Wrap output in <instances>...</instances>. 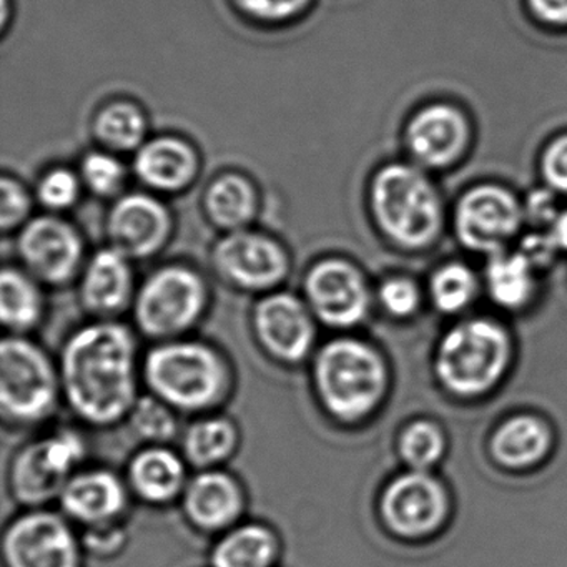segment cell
Listing matches in <instances>:
<instances>
[{
    "mask_svg": "<svg viewBox=\"0 0 567 567\" xmlns=\"http://www.w3.org/2000/svg\"><path fill=\"white\" fill-rule=\"evenodd\" d=\"M549 433L536 417H514L499 427L493 440V453L506 466H529L546 454Z\"/></svg>",
    "mask_w": 567,
    "mask_h": 567,
    "instance_id": "83f0119b",
    "label": "cell"
},
{
    "mask_svg": "<svg viewBox=\"0 0 567 567\" xmlns=\"http://www.w3.org/2000/svg\"><path fill=\"white\" fill-rule=\"evenodd\" d=\"M260 210V190L254 178L241 172L225 171L215 175L202 194V212L220 234L254 227Z\"/></svg>",
    "mask_w": 567,
    "mask_h": 567,
    "instance_id": "ffe728a7",
    "label": "cell"
},
{
    "mask_svg": "<svg viewBox=\"0 0 567 567\" xmlns=\"http://www.w3.org/2000/svg\"><path fill=\"white\" fill-rule=\"evenodd\" d=\"M210 267L225 287L261 297L284 287L293 261L284 241L251 227L221 234L212 245Z\"/></svg>",
    "mask_w": 567,
    "mask_h": 567,
    "instance_id": "8992f818",
    "label": "cell"
},
{
    "mask_svg": "<svg viewBox=\"0 0 567 567\" xmlns=\"http://www.w3.org/2000/svg\"><path fill=\"white\" fill-rule=\"evenodd\" d=\"M371 217L378 230L400 248L420 250L440 237L443 204L430 178L413 165L381 167L370 182Z\"/></svg>",
    "mask_w": 567,
    "mask_h": 567,
    "instance_id": "7a4b0ae2",
    "label": "cell"
},
{
    "mask_svg": "<svg viewBox=\"0 0 567 567\" xmlns=\"http://www.w3.org/2000/svg\"><path fill=\"white\" fill-rule=\"evenodd\" d=\"M317 318L300 295L270 291L255 301L251 328L265 351L287 363L307 358L317 340Z\"/></svg>",
    "mask_w": 567,
    "mask_h": 567,
    "instance_id": "7c38bea8",
    "label": "cell"
},
{
    "mask_svg": "<svg viewBox=\"0 0 567 567\" xmlns=\"http://www.w3.org/2000/svg\"><path fill=\"white\" fill-rule=\"evenodd\" d=\"M145 378L168 406L202 410L224 391L227 367L208 344L177 338L152 348L145 360Z\"/></svg>",
    "mask_w": 567,
    "mask_h": 567,
    "instance_id": "5b68a950",
    "label": "cell"
},
{
    "mask_svg": "<svg viewBox=\"0 0 567 567\" xmlns=\"http://www.w3.org/2000/svg\"><path fill=\"white\" fill-rule=\"evenodd\" d=\"M301 297L318 323L353 328L370 313L371 290L361 268L338 255L311 261L301 280Z\"/></svg>",
    "mask_w": 567,
    "mask_h": 567,
    "instance_id": "30bf717a",
    "label": "cell"
},
{
    "mask_svg": "<svg viewBox=\"0 0 567 567\" xmlns=\"http://www.w3.org/2000/svg\"><path fill=\"white\" fill-rule=\"evenodd\" d=\"M61 503L69 516L101 526L122 513L125 489L114 474L91 471L68 481L61 493Z\"/></svg>",
    "mask_w": 567,
    "mask_h": 567,
    "instance_id": "44dd1931",
    "label": "cell"
},
{
    "mask_svg": "<svg viewBox=\"0 0 567 567\" xmlns=\"http://www.w3.org/2000/svg\"><path fill=\"white\" fill-rule=\"evenodd\" d=\"M175 234V217L161 195L148 190L125 192L115 198L105 215L109 247L132 261L158 257Z\"/></svg>",
    "mask_w": 567,
    "mask_h": 567,
    "instance_id": "8fae6325",
    "label": "cell"
},
{
    "mask_svg": "<svg viewBox=\"0 0 567 567\" xmlns=\"http://www.w3.org/2000/svg\"><path fill=\"white\" fill-rule=\"evenodd\" d=\"M212 291L204 274L184 264H165L138 284L135 324L152 340H177L207 313Z\"/></svg>",
    "mask_w": 567,
    "mask_h": 567,
    "instance_id": "3957f363",
    "label": "cell"
},
{
    "mask_svg": "<svg viewBox=\"0 0 567 567\" xmlns=\"http://www.w3.org/2000/svg\"><path fill=\"white\" fill-rule=\"evenodd\" d=\"M9 567H79V546L71 527L51 513L19 517L4 539Z\"/></svg>",
    "mask_w": 567,
    "mask_h": 567,
    "instance_id": "2e32d148",
    "label": "cell"
},
{
    "mask_svg": "<svg viewBox=\"0 0 567 567\" xmlns=\"http://www.w3.org/2000/svg\"><path fill=\"white\" fill-rule=\"evenodd\" d=\"M44 285L19 265L0 271V318L12 334H25L41 324L45 315Z\"/></svg>",
    "mask_w": 567,
    "mask_h": 567,
    "instance_id": "cb8c5ba5",
    "label": "cell"
},
{
    "mask_svg": "<svg viewBox=\"0 0 567 567\" xmlns=\"http://www.w3.org/2000/svg\"><path fill=\"white\" fill-rule=\"evenodd\" d=\"M147 112L127 97L109 99L92 115L91 134L99 148L134 155L148 141Z\"/></svg>",
    "mask_w": 567,
    "mask_h": 567,
    "instance_id": "7402d4cb",
    "label": "cell"
},
{
    "mask_svg": "<svg viewBox=\"0 0 567 567\" xmlns=\"http://www.w3.org/2000/svg\"><path fill=\"white\" fill-rule=\"evenodd\" d=\"M546 235L554 250L567 251V210L556 215L553 224L546 228Z\"/></svg>",
    "mask_w": 567,
    "mask_h": 567,
    "instance_id": "60d3db41",
    "label": "cell"
},
{
    "mask_svg": "<svg viewBox=\"0 0 567 567\" xmlns=\"http://www.w3.org/2000/svg\"><path fill=\"white\" fill-rule=\"evenodd\" d=\"M244 499L234 477L218 471L198 474L185 491V511L202 529H221L237 519Z\"/></svg>",
    "mask_w": 567,
    "mask_h": 567,
    "instance_id": "603a6c76",
    "label": "cell"
},
{
    "mask_svg": "<svg viewBox=\"0 0 567 567\" xmlns=\"http://www.w3.org/2000/svg\"><path fill=\"white\" fill-rule=\"evenodd\" d=\"M238 9L258 24L280 25L300 18L311 0H235Z\"/></svg>",
    "mask_w": 567,
    "mask_h": 567,
    "instance_id": "d590c367",
    "label": "cell"
},
{
    "mask_svg": "<svg viewBox=\"0 0 567 567\" xmlns=\"http://www.w3.org/2000/svg\"><path fill=\"white\" fill-rule=\"evenodd\" d=\"M278 553L277 537L258 524L238 527L215 547V567H270Z\"/></svg>",
    "mask_w": 567,
    "mask_h": 567,
    "instance_id": "4316f807",
    "label": "cell"
},
{
    "mask_svg": "<svg viewBox=\"0 0 567 567\" xmlns=\"http://www.w3.org/2000/svg\"><path fill=\"white\" fill-rule=\"evenodd\" d=\"M84 192L78 168L52 165L39 175L34 197L45 214L64 215L81 202Z\"/></svg>",
    "mask_w": 567,
    "mask_h": 567,
    "instance_id": "4dcf8cb0",
    "label": "cell"
},
{
    "mask_svg": "<svg viewBox=\"0 0 567 567\" xmlns=\"http://www.w3.org/2000/svg\"><path fill=\"white\" fill-rule=\"evenodd\" d=\"M131 414L135 433L145 440L162 443L171 440L177 431L174 413L168 410L167 403H162L155 398H141L135 401Z\"/></svg>",
    "mask_w": 567,
    "mask_h": 567,
    "instance_id": "836d02e7",
    "label": "cell"
},
{
    "mask_svg": "<svg viewBox=\"0 0 567 567\" xmlns=\"http://www.w3.org/2000/svg\"><path fill=\"white\" fill-rule=\"evenodd\" d=\"M237 446V430L225 417L198 421L185 434V456L195 466L207 467L230 456Z\"/></svg>",
    "mask_w": 567,
    "mask_h": 567,
    "instance_id": "f1b7e54d",
    "label": "cell"
},
{
    "mask_svg": "<svg viewBox=\"0 0 567 567\" xmlns=\"http://www.w3.org/2000/svg\"><path fill=\"white\" fill-rule=\"evenodd\" d=\"M315 383L331 414L354 421L367 416L383 396L386 370L370 344L337 338L323 344L315 358Z\"/></svg>",
    "mask_w": 567,
    "mask_h": 567,
    "instance_id": "277c9868",
    "label": "cell"
},
{
    "mask_svg": "<svg viewBox=\"0 0 567 567\" xmlns=\"http://www.w3.org/2000/svg\"><path fill=\"white\" fill-rule=\"evenodd\" d=\"M38 205L34 190L21 178L6 172L0 178V228L2 234H18L32 217Z\"/></svg>",
    "mask_w": 567,
    "mask_h": 567,
    "instance_id": "d6a6232c",
    "label": "cell"
},
{
    "mask_svg": "<svg viewBox=\"0 0 567 567\" xmlns=\"http://www.w3.org/2000/svg\"><path fill=\"white\" fill-rule=\"evenodd\" d=\"M58 396V377L45 351L11 334L0 348V403L6 416L34 423L51 413Z\"/></svg>",
    "mask_w": 567,
    "mask_h": 567,
    "instance_id": "ba28073f",
    "label": "cell"
},
{
    "mask_svg": "<svg viewBox=\"0 0 567 567\" xmlns=\"http://www.w3.org/2000/svg\"><path fill=\"white\" fill-rule=\"evenodd\" d=\"M16 258L45 288L75 284L85 261L84 235L64 215H34L16 234Z\"/></svg>",
    "mask_w": 567,
    "mask_h": 567,
    "instance_id": "9c48e42d",
    "label": "cell"
},
{
    "mask_svg": "<svg viewBox=\"0 0 567 567\" xmlns=\"http://www.w3.org/2000/svg\"><path fill=\"white\" fill-rule=\"evenodd\" d=\"M137 341L117 320L75 331L62 351L61 378L69 403L89 423L111 424L135 404Z\"/></svg>",
    "mask_w": 567,
    "mask_h": 567,
    "instance_id": "6da1fadb",
    "label": "cell"
},
{
    "mask_svg": "<svg viewBox=\"0 0 567 567\" xmlns=\"http://www.w3.org/2000/svg\"><path fill=\"white\" fill-rule=\"evenodd\" d=\"M84 456L81 437L71 431L35 441L12 461V493L21 503L42 504L61 496L69 474Z\"/></svg>",
    "mask_w": 567,
    "mask_h": 567,
    "instance_id": "5bb4252c",
    "label": "cell"
},
{
    "mask_svg": "<svg viewBox=\"0 0 567 567\" xmlns=\"http://www.w3.org/2000/svg\"><path fill=\"white\" fill-rule=\"evenodd\" d=\"M523 218V207L509 190L481 185L457 202L454 228L464 247L496 255L517 234Z\"/></svg>",
    "mask_w": 567,
    "mask_h": 567,
    "instance_id": "4fadbf2b",
    "label": "cell"
},
{
    "mask_svg": "<svg viewBox=\"0 0 567 567\" xmlns=\"http://www.w3.org/2000/svg\"><path fill=\"white\" fill-rule=\"evenodd\" d=\"M202 174L197 145L182 135L148 137L132 158V175L152 194L168 197L190 190Z\"/></svg>",
    "mask_w": 567,
    "mask_h": 567,
    "instance_id": "e0dca14e",
    "label": "cell"
},
{
    "mask_svg": "<svg viewBox=\"0 0 567 567\" xmlns=\"http://www.w3.org/2000/svg\"><path fill=\"white\" fill-rule=\"evenodd\" d=\"M443 436L431 423H416L408 427L401 437V454L404 460L417 470L431 466L443 453Z\"/></svg>",
    "mask_w": 567,
    "mask_h": 567,
    "instance_id": "e575fe53",
    "label": "cell"
},
{
    "mask_svg": "<svg viewBox=\"0 0 567 567\" xmlns=\"http://www.w3.org/2000/svg\"><path fill=\"white\" fill-rule=\"evenodd\" d=\"M476 275L463 264L444 265L431 277V298L434 307L443 313L463 310L476 297Z\"/></svg>",
    "mask_w": 567,
    "mask_h": 567,
    "instance_id": "1f68e13d",
    "label": "cell"
},
{
    "mask_svg": "<svg viewBox=\"0 0 567 567\" xmlns=\"http://www.w3.org/2000/svg\"><path fill=\"white\" fill-rule=\"evenodd\" d=\"M134 264L109 245L89 255L75 281L82 308L97 320H117L132 310L138 288Z\"/></svg>",
    "mask_w": 567,
    "mask_h": 567,
    "instance_id": "9a60e30c",
    "label": "cell"
},
{
    "mask_svg": "<svg viewBox=\"0 0 567 567\" xmlns=\"http://www.w3.org/2000/svg\"><path fill=\"white\" fill-rule=\"evenodd\" d=\"M78 172L87 194L111 202L127 192L128 177L132 174L121 161V155L99 147L81 158Z\"/></svg>",
    "mask_w": 567,
    "mask_h": 567,
    "instance_id": "f546056e",
    "label": "cell"
},
{
    "mask_svg": "<svg viewBox=\"0 0 567 567\" xmlns=\"http://www.w3.org/2000/svg\"><path fill=\"white\" fill-rule=\"evenodd\" d=\"M486 285L491 298L501 307L516 310L524 307L533 297L534 264L520 254L491 255L486 268Z\"/></svg>",
    "mask_w": 567,
    "mask_h": 567,
    "instance_id": "484cf974",
    "label": "cell"
},
{
    "mask_svg": "<svg viewBox=\"0 0 567 567\" xmlns=\"http://www.w3.org/2000/svg\"><path fill=\"white\" fill-rule=\"evenodd\" d=\"M540 171L553 190L567 194V135L547 145L540 161Z\"/></svg>",
    "mask_w": 567,
    "mask_h": 567,
    "instance_id": "74e56055",
    "label": "cell"
},
{
    "mask_svg": "<svg viewBox=\"0 0 567 567\" xmlns=\"http://www.w3.org/2000/svg\"><path fill=\"white\" fill-rule=\"evenodd\" d=\"M534 21L550 28H567V0H526Z\"/></svg>",
    "mask_w": 567,
    "mask_h": 567,
    "instance_id": "f35d334b",
    "label": "cell"
},
{
    "mask_svg": "<svg viewBox=\"0 0 567 567\" xmlns=\"http://www.w3.org/2000/svg\"><path fill=\"white\" fill-rule=\"evenodd\" d=\"M384 520L401 536H423L436 529L446 513L443 487L426 474L398 477L384 493Z\"/></svg>",
    "mask_w": 567,
    "mask_h": 567,
    "instance_id": "d6986e66",
    "label": "cell"
},
{
    "mask_svg": "<svg viewBox=\"0 0 567 567\" xmlns=\"http://www.w3.org/2000/svg\"><path fill=\"white\" fill-rule=\"evenodd\" d=\"M557 214L559 212L556 210L554 197L549 192H534V194H530L529 200H527L524 217H527V220L530 224L537 225V227L547 228L553 224Z\"/></svg>",
    "mask_w": 567,
    "mask_h": 567,
    "instance_id": "ab89813d",
    "label": "cell"
},
{
    "mask_svg": "<svg viewBox=\"0 0 567 567\" xmlns=\"http://www.w3.org/2000/svg\"><path fill=\"white\" fill-rule=\"evenodd\" d=\"M507 357L503 328L486 320L464 321L441 341L437 374L454 393H484L503 377Z\"/></svg>",
    "mask_w": 567,
    "mask_h": 567,
    "instance_id": "52a82bcc",
    "label": "cell"
},
{
    "mask_svg": "<svg viewBox=\"0 0 567 567\" xmlns=\"http://www.w3.org/2000/svg\"><path fill=\"white\" fill-rule=\"evenodd\" d=\"M470 135L463 112L447 104H433L417 112L408 124V151L423 167L446 168L463 157Z\"/></svg>",
    "mask_w": 567,
    "mask_h": 567,
    "instance_id": "ac0fdd59",
    "label": "cell"
},
{
    "mask_svg": "<svg viewBox=\"0 0 567 567\" xmlns=\"http://www.w3.org/2000/svg\"><path fill=\"white\" fill-rule=\"evenodd\" d=\"M131 481L134 489L145 501L167 503L184 487V463L177 454L165 447H148L132 461Z\"/></svg>",
    "mask_w": 567,
    "mask_h": 567,
    "instance_id": "d4e9b609",
    "label": "cell"
},
{
    "mask_svg": "<svg viewBox=\"0 0 567 567\" xmlns=\"http://www.w3.org/2000/svg\"><path fill=\"white\" fill-rule=\"evenodd\" d=\"M378 301L386 313L408 317L420 305V291L410 278L391 277L378 288Z\"/></svg>",
    "mask_w": 567,
    "mask_h": 567,
    "instance_id": "8d00e7d4",
    "label": "cell"
}]
</instances>
